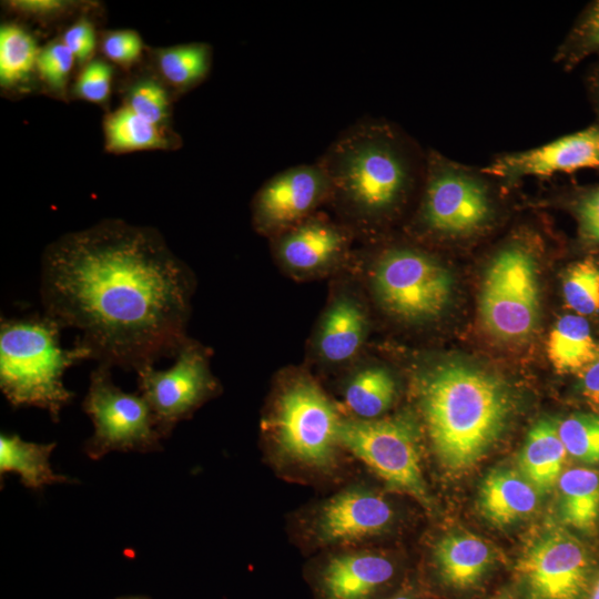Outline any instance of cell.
<instances>
[{
	"label": "cell",
	"instance_id": "6da1fadb",
	"mask_svg": "<svg viewBox=\"0 0 599 599\" xmlns=\"http://www.w3.org/2000/svg\"><path fill=\"white\" fill-rule=\"evenodd\" d=\"M193 280L152 227L104 220L44 250L43 313L79 332L77 343L110 368L140 370L175 357L184 342Z\"/></svg>",
	"mask_w": 599,
	"mask_h": 599
},
{
	"label": "cell",
	"instance_id": "7a4b0ae2",
	"mask_svg": "<svg viewBox=\"0 0 599 599\" xmlns=\"http://www.w3.org/2000/svg\"><path fill=\"white\" fill-rule=\"evenodd\" d=\"M417 396L434 453L453 475L481 461L505 434L516 407L502 379L456 361L423 373Z\"/></svg>",
	"mask_w": 599,
	"mask_h": 599
},
{
	"label": "cell",
	"instance_id": "3957f363",
	"mask_svg": "<svg viewBox=\"0 0 599 599\" xmlns=\"http://www.w3.org/2000/svg\"><path fill=\"white\" fill-rule=\"evenodd\" d=\"M317 163L329 183L328 197L368 221L392 213L418 173L404 136L375 119L358 121L343 131Z\"/></svg>",
	"mask_w": 599,
	"mask_h": 599
},
{
	"label": "cell",
	"instance_id": "277c9868",
	"mask_svg": "<svg viewBox=\"0 0 599 599\" xmlns=\"http://www.w3.org/2000/svg\"><path fill=\"white\" fill-rule=\"evenodd\" d=\"M63 327L47 314L22 318H1L0 388L13 407L44 409L53 422L71 403L74 394L63 384L65 370L92 359L91 352L79 343L71 348L60 345Z\"/></svg>",
	"mask_w": 599,
	"mask_h": 599
},
{
	"label": "cell",
	"instance_id": "5b68a950",
	"mask_svg": "<svg viewBox=\"0 0 599 599\" xmlns=\"http://www.w3.org/2000/svg\"><path fill=\"white\" fill-rule=\"evenodd\" d=\"M599 556L580 535L552 525L522 550L514 567L517 599H583Z\"/></svg>",
	"mask_w": 599,
	"mask_h": 599
},
{
	"label": "cell",
	"instance_id": "8992f818",
	"mask_svg": "<svg viewBox=\"0 0 599 599\" xmlns=\"http://www.w3.org/2000/svg\"><path fill=\"white\" fill-rule=\"evenodd\" d=\"M338 444L366 464L386 485L430 509L419 455V432L408 415L375 419H344Z\"/></svg>",
	"mask_w": 599,
	"mask_h": 599
},
{
	"label": "cell",
	"instance_id": "52a82bcc",
	"mask_svg": "<svg viewBox=\"0 0 599 599\" xmlns=\"http://www.w3.org/2000/svg\"><path fill=\"white\" fill-rule=\"evenodd\" d=\"M110 367L100 365L91 372L82 403L91 418L93 434L84 444L85 454L98 460L111 451H156L161 439L152 410L139 393L118 387Z\"/></svg>",
	"mask_w": 599,
	"mask_h": 599
},
{
	"label": "cell",
	"instance_id": "ba28073f",
	"mask_svg": "<svg viewBox=\"0 0 599 599\" xmlns=\"http://www.w3.org/2000/svg\"><path fill=\"white\" fill-rule=\"evenodd\" d=\"M532 255L512 245L500 251L487 267L479 314L487 331L502 341H521L535 331L539 317V288Z\"/></svg>",
	"mask_w": 599,
	"mask_h": 599
},
{
	"label": "cell",
	"instance_id": "9c48e42d",
	"mask_svg": "<svg viewBox=\"0 0 599 599\" xmlns=\"http://www.w3.org/2000/svg\"><path fill=\"white\" fill-rule=\"evenodd\" d=\"M374 288L380 303L405 319H429L447 307L453 278L432 256L412 248H392L378 260Z\"/></svg>",
	"mask_w": 599,
	"mask_h": 599
},
{
	"label": "cell",
	"instance_id": "30bf717a",
	"mask_svg": "<svg viewBox=\"0 0 599 599\" xmlns=\"http://www.w3.org/2000/svg\"><path fill=\"white\" fill-rule=\"evenodd\" d=\"M339 422L332 403L315 384L296 380L277 403L276 443L288 459L312 468H327L335 460Z\"/></svg>",
	"mask_w": 599,
	"mask_h": 599
},
{
	"label": "cell",
	"instance_id": "8fae6325",
	"mask_svg": "<svg viewBox=\"0 0 599 599\" xmlns=\"http://www.w3.org/2000/svg\"><path fill=\"white\" fill-rule=\"evenodd\" d=\"M420 220L429 231L448 236L467 235L485 226L491 215L489 191L468 170L430 152Z\"/></svg>",
	"mask_w": 599,
	"mask_h": 599
},
{
	"label": "cell",
	"instance_id": "7c38bea8",
	"mask_svg": "<svg viewBox=\"0 0 599 599\" xmlns=\"http://www.w3.org/2000/svg\"><path fill=\"white\" fill-rule=\"evenodd\" d=\"M138 393L145 399L161 436L187 418L216 389L205 351L187 338L167 369L146 366L136 372Z\"/></svg>",
	"mask_w": 599,
	"mask_h": 599
},
{
	"label": "cell",
	"instance_id": "4fadbf2b",
	"mask_svg": "<svg viewBox=\"0 0 599 599\" xmlns=\"http://www.w3.org/2000/svg\"><path fill=\"white\" fill-rule=\"evenodd\" d=\"M328 196L329 183L317 162L287 167L267 180L256 193L255 225L262 232H284L306 220Z\"/></svg>",
	"mask_w": 599,
	"mask_h": 599
},
{
	"label": "cell",
	"instance_id": "5bb4252c",
	"mask_svg": "<svg viewBox=\"0 0 599 599\" xmlns=\"http://www.w3.org/2000/svg\"><path fill=\"white\" fill-rule=\"evenodd\" d=\"M399 576L393 558L365 550L327 558L311 579L315 599H385L403 585Z\"/></svg>",
	"mask_w": 599,
	"mask_h": 599
},
{
	"label": "cell",
	"instance_id": "9a60e30c",
	"mask_svg": "<svg viewBox=\"0 0 599 599\" xmlns=\"http://www.w3.org/2000/svg\"><path fill=\"white\" fill-rule=\"evenodd\" d=\"M394 515L390 504L379 494L351 487L321 506L314 521V534L323 545L363 541L387 531Z\"/></svg>",
	"mask_w": 599,
	"mask_h": 599
},
{
	"label": "cell",
	"instance_id": "2e32d148",
	"mask_svg": "<svg viewBox=\"0 0 599 599\" xmlns=\"http://www.w3.org/2000/svg\"><path fill=\"white\" fill-rule=\"evenodd\" d=\"M599 167V126L559 138L539 148L498 158L484 172L502 179L549 176Z\"/></svg>",
	"mask_w": 599,
	"mask_h": 599
},
{
	"label": "cell",
	"instance_id": "e0dca14e",
	"mask_svg": "<svg viewBox=\"0 0 599 599\" xmlns=\"http://www.w3.org/2000/svg\"><path fill=\"white\" fill-rule=\"evenodd\" d=\"M495 562L494 551L484 539L454 531L435 545L432 580L449 596L471 597L487 586Z\"/></svg>",
	"mask_w": 599,
	"mask_h": 599
},
{
	"label": "cell",
	"instance_id": "ac0fdd59",
	"mask_svg": "<svg viewBox=\"0 0 599 599\" xmlns=\"http://www.w3.org/2000/svg\"><path fill=\"white\" fill-rule=\"evenodd\" d=\"M346 245L347 235L338 226L307 217L282 232L277 253L292 270L314 271L334 261Z\"/></svg>",
	"mask_w": 599,
	"mask_h": 599
},
{
	"label": "cell",
	"instance_id": "d6986e66",
	"mask_svg": "<svg viewBox=\"0 0 599 599\" xmlns=\"http://www.w3.org/2000/svg\"><path fill=\"white\" fill-rule=\"evenodd\" d=\"M539 496L520 471L497 467L484 477L477 506L488 521L505 527L530 516L538 506Z\"/></svg>",
	"mask_w": 599,
	"mask_h": 599
},
{
	"label": "cell",
	"instance_id": "ffe728a7",
	"mask_svg": "<svg viewBox=\"0 0 599 599\" xmlns=\"http://www.w3.org/2000/svg\"><path fill=\"white\" fill-rule=\"evenodd\" d=\"M560 524L576 534H599V468L575 466L562 471L557 483Z\"/></svg>",
	"mask_w": 599,
	"mask_h": 599
},
{
	"label": "cell",
	"instance_id": "44dd1931",
	"mask_svg": "<svg viewBox=\"0 0 599 599\" xmlns=\"http://www.w3.org/2000/svg\"><path fill=\"white\" fill-rule=\"evenodd\" d=\"M568 454L558 435L556 420L542 418L528 432L518 457L521 475L539 495L557 487Z\"/></svg>",
	"mask_w": 599,
	"mask_h": 599
},
{
	"label": "cell",
	"instance_id": "7402d4cb",
	"mask_svg": "<svg viewBox=\"0 0 599 599\" xmlns=\"http://www.w3.org/2000/svg\"><path fill=\"white\" fill-rule=\"evenodd\" d=\"M365 333L362 308L353 300L342 297L326 312L317 339L318 352L328 362H345L357 353Z\"/></svg>",
	"mask_w": 599,
	"mask_h": 599
},
{
	"label": "cell",
	"instance_id": "603a6c76",
	"mask_svg": "<svg viewBox=\"0 0 599 599\" xmlns=\"http://www.w3.org/2000/svg\"><path fill=\"white\" fill-rule=\"evenodd\" d=\"M55 443L39 444L26 441L18 435L0 436V473H16L21 483L31 489L69 483L67 476L57 474L50 464Z\"/></svg>",
	"mask_w": 599,
	"mask_h": 599
},
{
	"label": "cell",
	"instance_id": "cb8c5ba5",
	"mask_svg": "<svg viewBox=\"0 0 599 599\" xmlns=\"http://www.w3.org/2000/svg\"><path fill=\"white\" fill-rule=\"evenodd\" d=\"M103 134L105 149L115 154L166 150L179 140L167 126L151 123L124 105L104 118Z\"/></svg>",
	"mask_w": 599,
	"mask_h": 599
},
{
	"label": "cell",
	"instance_id": "d4e9b609",
	"mask_svg": "<svg viewBox=\"0 0 599 599\" xmlns=\"http://www.w3.org/2000/svg\"><path fill=\"white\" fill-rule=\"evenodd\" d=\"M599 345L583 316L560 317L549 333L547 355L558 373H581L596 357Z\"/></svg>",
	"mask_w": 599,
	"mask_h": 599
},
{
	"label": "cell",
	"instance_id": "484cf974",
	"mask_svg": "<svg viewBox=\"0 0 599 599\" xmlns=\"http://www.w3.org/2000/svg\"><path fill=\"white\" fill-rule=\"evenodd\" d=\"M154 60L163 81L177 91L200 84L212 65V48L204 42H190L154 50Z\"/></svg>",
	"mask_w": 599,
	"mask_h": 599
},
{
	"label": "cell",
	"instance_id": "4316f807",
	"mask_svg": "<svg viewBox=\"0 0 599 599\" xmlns=\"http://www.w3.org/2000/svg\"><path fill=\"white\" fill-rule=\"evenodd\" d=\"M396 384L392 374L383 367L359 370L345 390L347 407L361 419H375L393 404Z\"/></svg>",
	"mask_w": 599,
	"mask_h": 599
},
{
	"label": "cell",
	"instance_id": "83f0119b",
	"mask_svg": "<svg viewBox=\"0 0 599 599\" xmlns=\"http://www.w3.org/2000/svg\"><path fill=\"white\" fill-rule=\"evenodd\" d=\"M40 49L33 35L18 23L0 28V84L10 89L24 83L37 69Z\"/></svg>",
	"mask_w": 599,
	"mask_h": 599
},
{
	"label": "cell",
	"instance_id": "f1b7e54d",
	"mask_svg": "<svg viewBox=\"0 0 599 599\" xmlns=\"http://www.w3.org/2000/svg\"><path fill=\"white\" fill-rule=\"evenodd\" d=\"M556 424L568 456L579 466L599 468V414L573 413Z\"/></svg>",
	"mask_w": 599,
	"mask_h": 599
},
{
	"label": "cell",
	"instance_id": "f546056e",
	"mask_svg": "<svg viewBox=\"0 0 599 599\" xmlns=\"http://www.w3.org/2000/svg\"><path fill=\"white\" fill-rule=\"evenodd\" d=\"M566 304L580 316L599 312V265L585 260L573 264L562 282Z\"/></svg>",
	"mask_w": 599,
	"mask_h": 599
},
{
	"label": "cell",
	"instance_id": "4dcf8cb0",
	"mask_svg": "<svg viewBox=\"0 0 599 599\" xmlns=\"http://www.w3.org/2000/svg\"><path fill=\"white\" fill-rule=\"evenodd\" d=\"M142 119L166 126L170 99L161 82L152 78L140 79L128 90L123 104Z\"/></svg>",
	"mask_w": 599,
	"mask_h": 599
},
{
	"label": "cell",
	"instance_id": "1f68e13d",
	"mask_svg": "<svg viewBox=\"0 0 599 599\" xmlns=\"http://www.w3.org/2000/svg\"><path fill=\"white\" fill-rule=\"evenodd\" d=\"M75 62L72 52L59 39L40 49L35 71L49 91L63 94Z\"/></svg>",
	"mask_w": 599,
	"mask_h": 599
},
{
	"label": "cell",
	"instance_id": "d6a6232c",
	"mask_svg": "<svg viewBox=\"0 0 599 599\" xmlns=\"http://www.w3.org/2000/svg\"><path fill=\"white\" fill-rule=\"evenodd\" d=\"M113 69L102 59H93L84 64L73 84L72 93L90 103L103 104L111 94Z\"/></svg>",
	"mask_w": 599,
	"mask_h": 599
},
{
	"label": "cell",
	"instance_id": "836d02e7",
	"mask_svg": "<svg viewBox=\"0 0 599 599\" xmlns=\"http://www.w3.org/2000/svg\"><path fill=\"white\" fill-rule=\"evenodd\" d=\"M101 51L106 60L121 67H130L141 58L143 41L135 30H111L101 40Z\"/></svg>",
	"mask_w": 599,
	"mask_h": 599
},
{
	"label": "cell",
	"instance_id": "e575fe53",
	"mask_svg": "<svg viewBox=\"0 0 599 599\" xmlns=\"http://www.w3.org/2000/svg\"><path fill=\"white\" fill-rule=\"evenodd\" d=\"M61 41L72 52L79 64H87L97 49V33L93 24L80 19L71 24L62 34Z\"/></svg>",
	"mask_w": 599,
	"mask_h": 599
},
{
	"label": "cell",
	"instance_id": "d590c367",
	"mask_svg": "<svg viewBox=\"0 0 599 599\" xmlns=\"http://www.w3.org/2000/svg\"><path fill=\"white\" fill-rule=\"evenodd\" d=\"M570 58L579 59L599 49V1L586 13L569 41Z\"/></svg>",
	"mask_w": 599,
	"mask_h": 599
},
{
	"label": "cell",
	"instance_id": "8d00e7d4",
	"mask_svg": "<svg viewBox=\"0 0 599 599\" xmlns=\"http://www.w3.org/2000/svg\"><path fill=\"white\" fill-rule=\"evenodd\" d=\"M578 217L582 236L592 243H599V187L581 200Z\"/></svg>",
	"mask_w": 599,
	"mask_h": 599
},
{
	"label": "cell",
	"instance_id": "74e56055",
	"mask_svg": "<svg viewBox=\"0 0 599 599\" xmlns=\"http://www.w3.org/2000/svg\"><path fill=\"white\" fill-rule=\"evenodd\" d=\"M69 4L61 0H12L7 2L12 11L37 18H52L64 13Z\"/></svg>",
	"mask_w": 599,
	"mask_h": 599
},
{
	"label": "cell",
	"instance_id": "f35d334b",
	"mask_svg": "<svg viewBox=\"0 0 599 599\" xmlns=\"http://www.w3.org/2000/svg\"><path fill=\"white\" fill-rule=\"evenodd\" d=\"M579 390L586 404L599 414V348L595 359L580 373Z\"/></svg>",
	"mask_w": 599,
	"mask_h": 599
},
{
	"label": "cell",
	"instance_id": "ab89813d",
	"mask_svg": "<svg viewBox=\"0 0 599 599\" xmlns=\"http://www.w3.org/2000/svg\"><path fill=\"white\" fill-rule=\"evenodd\" d=\"M385 599H429L424 591L412 582L403 583L396 591Z\"/></svg>",
	"mask_w": 599,
	"mask_h": 599
},
{
	"label": "cell",
	"instance_id": "60d3db41",
	"mask_svg": "<svg viewBox=\"0 0 599 599\" xmlns=\"http://www.w3.org/2000/svg\"><path fill=\"white\" fill-rule=\"evenodd\" d=\"M583 599H599V569L596 572Z\"/></svg>",
	"mask_w": 599,
	"mask_h": 599
},
{
	"label": "cell",
	"instance_id": "b9f144b4",
	"mask_svg": "<svg viewBox=\"0 0 599 599\" xmlns=\"http://www.w3.org/2000/svg\"><path fill=\"white\" fill-rule=\"evenodd\" d=\"M488 599H510V598H508L507 596H495V597H490Z\"/></svg>",
	"mask_w": 599,
	"mask_h": 599
}]
</instances>
